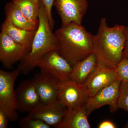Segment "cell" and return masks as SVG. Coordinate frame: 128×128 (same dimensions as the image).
Masks as SVG:
<instances>
[{"label": "cell", "mask_w": 128, "mask_h": 128, "mask_svg": "<svg viewBox=\"0 0 128 128\" xmlns=\"http://www.w3.org/2000/svg\"><path fill=\"white\" fill-rule=\"evenodd\" d=\"M54 6L61 19L62 26L71 22L81 25L88 4L87 0H54Z\"/></svg>", "instance_id": "7"}, {"label": "cell", "mask_w": 128, "mask_h": 128, "mask_svg": "<svg viewBox=\"0 0 128 128\" xmlns=\"http://www.w3.org/2000/svg\"><path fill=\"white\" fill-rule=\"evenodd\" d=\"M58 42V51L73 66L93 52V35L82 25L71 22L54 32Z\"/></svg>", "instance_id": "2"}, {"label": "cell", "mask_w": 128, "mask_h": 128, "mask_svg": "<svg viewBox=\"0 0 128 128\" xmlns=\"http://www.w3.org/2000/svg\"><path fill=\"white\" fill-rule=\"evenodd\" d=\"M37 67L40 72L54 76L59 80L70 79L72 66L57 50H52L46 54Z\"/></svg>", "instance_id": "6"}, {"label": "cell", "mask_w": 128, "mask_h": 128, "mask_svg": "<svg viewBox=\"0 0 128 128\" xmlns=\"http://www.w3.org/2000/svg\"><path fill=\"white\" fill-rule=\"evenodd\" d=\"M12 2L27 18L38 21L41 0H12Z\"/></svg>", "instance_id": "18"}, {"label": "cell", "mask_w": 128, "mask_h": 128, "mask_svg": "<svg viewBox=\"0 0 128 128\" xmlns=\"http://www.w3.org/2000/svg\"><path fill=\"white\" fill-rule=\"evenodd\" d=\"M9 121L6 114L2 110H0V128H6Z\"/></svg>", "instance_id": "23"}, {"label": "cell", "mask_w": 128, "mask_h": 128, "mask_svg": "<svg viewBox=\"0 0 128 128\" xmlns=\"http://www.w3.org/2000/svg\"><path fill=\"white\" fill-rule=\"evenodd\" d=\"M118 80L128 82V60L122 58L115 68Z\"/></svg>", "instance_id": "21"}, {"label": "cell", "mask_w": 128, "mask_h": 128, "mask_svg": "<svg viewBox=\"0 0 128 128\" xmlns=\"http://www.w3.org/2000/svg\"><path fill=\"white\" fill-rule=\"evenodd\" d=\"M118 107L128 112V82H121Z\"/></svg>", "instance_id": "20"}, {"label": "cell", "mask_w": 128, "mask_h": 128, "mask_svg": "<svg viewBox=\"0 0 128 128\" xmlns=\"http://www.w3.org/2000/svg\"><path fill=\"white\" fill-rule=\"evenodd\" d=\"M32 79L41 104H49L58 100V80L41 72L35 74Z\"/></svg>", "instance_id": "13"}, {"label": "cell", "mask_w": 128, "mask_h": 128, "mask_svg": "<svg viewBox=\"0 0 128 128\" xmlns=\"http://www.w3.org/2000/svg\"><path fill=\"white\" fill-rule=\"evenodd\" d=\"M67 108L57 100L49 104H40L28 113L30 118L42 120L54 127L61 122L66 116Z\"/></svg>", "instance_id": "11"}, {"label": "cell", "mask_w": 128, "mask_h": 128, "mask_svg": "<svg viewBox=\"0 0 128 128\" xmlns=\"http://www.w3.org/2000/svg\"><path fill=\"white\" fill-rule=\"evenodd\" d=\"M41 1L46 10L50 27L52 30L55 24V21L53 18L52 14V9L54 6V0H41Z\"/></svg>", "instance_id": "22"}, {"label": "cell", "mask_w": 128, "mask_h": 128, "mask_svg": "<svg viewBox=\"0 0 128 128\" xmlns=\"http://www.w3.org/2000/svg\"><path fill=\"white\" fill-rule=\"evenodd\" d=\"M29 51L12 39L4 32L0 33V61L6 68L10 69L20 61Z\"/></svg>", "instance_id": "10"}, {"label": "cell", "mask_w": 128, "mask_h": 128, "mask_svg": "<svg viewBox=\"0 0 128 128\" xmlns=\"http://www.w3.org/2000/svg\"><path fill=\"white\" fill-rule=\"evenodd\" d=\"M18 111L29 113L41 104L32 78L25 80L16 90Z\"/></svg>", "instance_id": "12"}, {"label": "cell", "mask_w": 128, "mask_h": 128, "mask_svg": "<svg viewBox=\"0 0 128 128\" xmlns=\"http://www.w3.org/2000/svg\"><path fill=\"white\" fill-rule=\"evenodd\" d=\"M89 98L83 85L70 79L59 81L57 99L68 110L86 104Z\"/></svg>", "instance_id": "5"}, {"label": "cell", "mask_w": 128, "mask_h": 128, "mask_svg": "<svg viewBox=\"0 0 128 128\" xmlns=\"http://www.w3.org/2000/svg\"><path fill=\"white\" fill-rule=\"evenodd\" d=\"M125 28L118 24L109 27L106 18L101 19L97 32L93 36V52L98 62L115 69L122 60L126 41Z\"/></svg>", "instance_id": "1"}, {"label": "cell", "mask_w": 128, "mask_h": 128, "mask_svg": "<svg viewBox=\"0 0 128 128\" xmlns=\"http://www.w3.org/2000/svg\"><path fill=\"white\" fill-rule=\"evenodd\" d=\"M118 80L115 69L106 66L98 60L96 68L83 86L86 94L89 98L91 97Z\"/></svg>", "instance_id": "8"}, {"label": "cell", "mask_w": 128, "mask_h": 128, "mask_svg": "<svg viewBox=\"0 0 128 128\" xmlns=\"http://www.w3.org/2000/svg\"><path fill=\"white\" fill-rule=\"evenodd\" d=\"M20 73L18 68L11 72L0 70V110L12 122L16 121L19 117L14 85Z\"/></svg>", "instance_id": "4"}, {"label": "cell", "mask_w": 128, "mask_h": 128, "mask_svg": "<svg viewBox=\"0 0 128 128\" xmlns=\"http://www.w3.org/2000/svg\"><path fill=\"white\" fill-rule=\"evenodd\" d=\"M121 82L118 80L101 89L94 96L89 97L86 104L89 114L94 110L105 105L109 106L112 112H116L118 109V102Z\"/></svg>", "instance_id": "9"}, {"label": "cell", "mask_w": 128, "mask_h": 128, "mask_svg": "<svg viewBox=\"0 0 128 128\" xmlns=\"http://www.w3.org/2000/svg\"><path fill=\"white\" fill-rule=\"evenodd\" d=\"M38 26L33 41L31 50L20 62L18 68L27 74L49 51L58 50V42L52 32L46 10L42 2L38 16Z\"/></svg>", "instance_id": "3"}, {"label": "cell", "mask_w": 128, "mask_h": 128, "mask_svg": "<svg viewBox=\"0 0 128 128\" xmlns=\"http://www.w3.org/2000/svg\"><path fill=\"white\" fill-rule=\"evenodd\" d=\"M124 128H128V121L127 123L126 124V125H125V127Z\"/></svg>", "instance_id": "26"}, {"label": "cell", "mask_w": 128, "mask_h": 128, "mask_svg": "<svg viewBox=\"0 0 128 128\" xmlns=\"http://www.w3.org/2000/svg\"><path fill=\"white\" fill-rule=\"evenodd\" d=\"M4 10L6 17L9 18L12 23L17 27L31 31L38 29V20L35 22L27 18L12 2L6 4Z\"/></svg>", "instance_id": "17"}, {"label": "cell", "mask_w": 128, "mask_h": 128, "mask_svg": "<svg viewBox=\"0 0 128 128\" xmlns=\"http://www.w3.org/2000/svg\"><path fill=\"white\" fill-rule=\"evenodd\" d=\"M1 29L4 31L14 41L30 52L37 30L31 31L17 27L7 17L2 25Z\"/></svg>", "instance_id": "15"}, {"label": "cell", "mask_w": 128, "mask_h": 128, "mask_svg": "<svg viewBox=\"0 0 128 128\" xmlns=\"http://www.w3.org/2000/svg\"><path fill=\"white\" fill-rule=\"evenodd\" d=\"M124 33L126 37V41L123 53V58L128 60V26H125Z\"/></svg>", "instance_id": "24"}, {"label": "cell", "mask_w": 128, "mask_h": 128, "mask_svg": "<svg viewBox=\"0 0 128 128\" xmlns=\"http://www.w3.org/2000/svg\"><path fill=\"white\" fill-rule=\"evenodd\" d=\"M97 61V58L93 52L73 66L70 79L80 84H84L96 68Z\"/></svg>", "instance_id": "16"}, {"label": "cell", "mask_w": 128, "mask_h": 128, "mask_svg": "<svg viewBox=\"0 0 128 128\" xmlns=\"http://www.w3.org/2000/svg\"><path fill=\"white\" fill-rule=\"evenodd\" d=\"M18 126L22 128H50V126L44 122L37 119L30 118L28 116L20 120Z\"/></svg>", "instance_id": "19"}, {"label": "cell", "mask_w": 128, "mask_h": 128, "mask_svg": "<svg viewBox=\"0 0 128 128\" xmlns=\"http://www.w3.org/2000/svg\"><path fill=\"white\" fill-rule=\"evenodd\" d=\"M98 128H115L116 126L112 121L105 120L101 122L98 125Z\"/></svg>", "instance_id": "25"}, {"label": "cell", "mask_w": 128, "mask_h": 128, "mask_svg": "<svg viewBox=\"0 0 128 128\" xmlns=\"http://www.w3.org/2000/svg\"><path fill=\"white\" fill-rule=\"evenodd\" d=\"M81 105L70 110L67 109L63 121L55 126L57 128H90L88 120L89 115L86 105Z\"/></svg>", "instance_id": "14"}]
</instances>
